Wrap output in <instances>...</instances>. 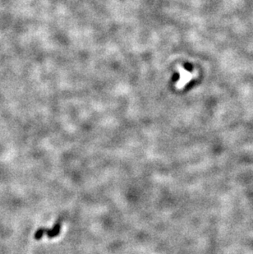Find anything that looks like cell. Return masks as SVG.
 <instances>
[{"mask_svg": "<svg viewBox=\"0 0 253 254\" xmlns=\"http://www.w3.org/2000/svg\"><path fill=\"white\" fill-rule=\"evenodd\" d=\"M61 226H62V223L60 220H58L55 225H54V227L51 229H45V228H39L37 230H36V234L34 235V238H36V240H40L41 239V238L43 237L44 234H47V237L50 238H53L57 237L60 233V230H61Z\"/></svg>", "mask_w": 253, "mask_h": 254, "instance_id": "1", "label": "cell"}]
</instances>
